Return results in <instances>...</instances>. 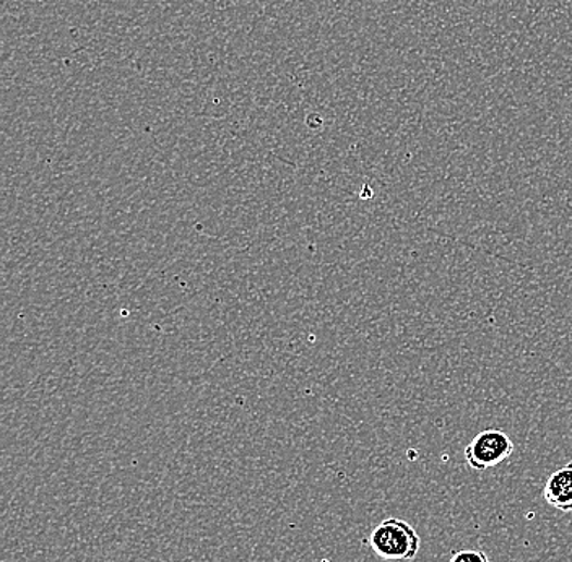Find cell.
<instances>
[{
	"mask_svg": "<svg viewBox=\"0 0 572 562\" xmlns=\"http://www.w3.org/2000/svg\"><path fill=\"white\" fill-rule=\"evenodd\" d=\"M370 545L381 560L412 561L419 554L422 540L409 522L389 517L374 528Z\"/></svg>",
	"mask_w": 572,
	"mask_h": 562,
	"instance_id": "1",
	"label": "cell"
},
{
	"mask_svg": "<svg viewBox=\"0 0 572 562\" xmlns=\"http://www.w3.org/2000/svg\"><path fill=\"white\" fill-rule=\"evenodd\" d=\"M514 453V442L501 429H485L465 447L467 463L476 472H485L508 460Z\"/></svg>",
	"mask_w": 572,
	"mask_h": 562,
	"instance_id": "2",
	"label": "cell"
},
{
	"mask_svg": "<svg viewBox=\"0 0 572 562\" xmlns=\"http://www.w3.org/2000/svg\"><path fill=\"white\" fill-rule=\"evenodd\" d=\"M544 498L557 511L572 512V462L548 476Z\"/></svg>",
	"mask_w": 572,
	"mask_h": 562,
	"instance_id": "3",
	"label": "cell"
},
{
	"mask_svg": "<svg viewBox=\"0 0 572 562\" xmlns=\"http://www.w3.org/2000/svg\"><path fill=\"white\" fill-rule=\"evenodd\" d=\"M449 562H492L485 551L460 550L453 551Z\"/></svg>",
	"mask_w": 572,
	"mask_h": 562,
	"instance_id": "4",
	"label": "cell"
}]
</instances>
